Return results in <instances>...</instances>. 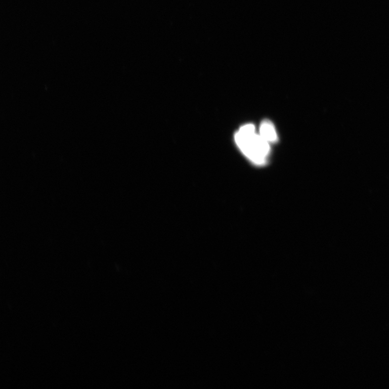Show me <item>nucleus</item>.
<instances>
[{
    "label": "nucleus",
    "instance_id": "f257e3e1",
    "mask_svg": "<svg viewBox=\"0 0 389 389\" xmlns=\"http://www.w3.org/2000/svg\"><path fill=\"white\" fill-rule=\"evenodd\" d=\"M237 146L248 159L255 165L266 164L270 153L269 143L257 134L253 124L242 126L235 135Z\"/></svg>",
    "mask_w": 389,
    "mask_h": 389
},
{
    "label": "nucleus",
    "instance_id": "f03ea898",
    "mask_svg": "<svg viewBox=\"0 0 389 389\" xmlns=\"http://www.w3.org/2000/svg\"><path fill=\"white\" fill-rule=\"evenodd\" d=\"M259 135L268 143H275L278 137L275 128L268 120H264L261 123L259 128Z\"/></svg>",
    "mask_w": 389,
    "mask_h": 389
}]
</instances>
